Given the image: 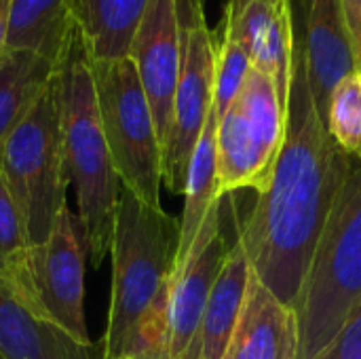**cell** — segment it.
Segmentation results:
<instances>
[{"label": "cell", "mask_w": 361, "mask_h": 359, "mask_svg": "<svg viewBox=\"0 0 361 359\" xmlns=\"http://www.w3.org/2000/svg\"><path fill=\"white\" fill-rule=\"evenodd\" d=\"M349 163L351 157L336 146L317 112L294 36L283 144L273 176L237 237L252 273L290 307L296 305Z\"/></svg>", "instance_id": "6da1fadb"}, {"label": "cell", "mask_w": 361, "mask_h": 359, "mask_svg": "<svg viewBox=\"0 0 361 359\" xmlns=\"http://www.w3.org/2000/svg\"><path fill=\"white\" fill-rule=\"evenodd\" d=\"M180 220L121 188L110 243L112 284L99 358L167 355V305Z\"/></svg>", "instance_id": "7a4b0ae2"}, {"label": "cell", "mask_w": 361, "mask_h": 359, "mask_svg": "<svg viewBox=\"0 0 361 359\" xmlns=\"http://www.w3.org/2000/svg\"><path fill=\"white\" fill-rule=\"evenodd\" d=\"M57 99L61 148L68 180L76 195V214L87 233L89 260L99 267L110 252L121 182L97 108L93 59L74 19L57 66Z\"/></svg>", "instance_id": "3957f363"}, {"label": "cell", "mask_w": 361, "mask_h": 359, "mask_svg": "<svg viewBox=\"0 0 361 359\" xmlns=\"http://www.w3.org/2000/svg\"><path fill=\"white\" fill-rule=\"evenodd\" d=\"M361 307V157H351L296 298L298 359H317Z\"/></svg>", "instance_id": "277c9868"}, {"label": "cell", "mask_w": 361, "mask_h": 359, "mask_svg": "<svg viewBox=\"0 0 361 359\" xmlns=\"http://www.w3.org/2000/svg\"><path fill=\"white\" fill-rule=\"evenodd\" d=\"M0 174L19 216L25 248L40 245L68 205L70 184L59 131L57 72L4 140Z\"/></svg>", "instance_id": "5b68a950"}, {"label": "cell", "mask_w": 361, "mask_h": 359, "mask_svg": "<svg viewBox=\"0 0 361 359\" xmlns=\"http://www.w3.org/2000/svg\"><path fill=\"white\" fill-rule=\"evenodd\" d=\"M93 78L121 188L150 207H163V146L133 61H93Z\"/></svg>", "instance_id": "8992f818"}, {"label": "cell", "mask_w": 361, "mask_h": 359, "mask_svg": "<svg viewBox=\"0 0 361 359\" xmlns=\"http://www.w3.org/2000/svg\"><path fill=\"white\" fill-rule=\"evenodd\" d=\"M286 135V104L275 80L252 68L231 108L218 118V195L254 188L262 193L273 176Z\"/></svg>", "instance_id": "52a82bcc"}, {"label": "cell", "mask_w": 361, "mask_h": 359, "mask_svg": "<svg viewBox=\"0 0 361 359\" xmlns=\"http://www.w3.org/2000/svg\"><path fill=\"white\" fill-rule=\"evenodd\" d=\"M182 61L173 116L163 148V184L184 195L188 165L214 104L216 36L205 19V0H178Z\"/></svg>", "instance_id": "ba28073f"}, {"label": "cell", "mask_w": 361, "mask_h": 359, "mask_svg": "<svg viewBox=\"0 0 361 359\" xmlns=\"http://www.w3.org/2000/svg\"><path fill=\"white\" fill-rule=\"evenodd\" d=\"M23 275L40 309L72 341L93 349L85 320V271L89 241L76 212H59L49 237L34 248H23Z\"/></svg>", "instance_id": "9c48e42d"}, {"label": "cell", "mask_w": 361, "mask_h": 359, "mask_svg": "<svg viewBox=\"0 0 361 359\" xmlns=\"http://www.w3.org/2000/svg\"><path fill=\"white\" fill-rule=\"evenodd\" d=\"M21 250L0 254V358L93 359L89 347L72 341L44 315L23 275Z\"/></svg>", "instance_id": "30bf717a"}, {"label": "cell", "mask_w": 361, "mask_h": 359, "mask_svg": "<svg viewBox=\"0 0 361 359\" xmlns=\"http://www.w3.org/2000/svg\"><path fill=\"white\" fill-rule=\"evenodd\" d=\"M222 199L209 209L188 256L171 277L167 305V355L186 359L199 332V324L228 254L226 239L220 231Z\"/></svg>", "instance_id": "8fae6325"}, {"label": "cell", "mask_w": 361, "mask_h": 359, "mask_svg": "<svg viewBox=\"0 0 361 359\" xmlns=\"http://www.w3.org/2000/svg\"><path fill=\"white\" fill-rule=\"evenodd\" d=\"M129 59L148 99L161 146L165 148L180 78L182 40L178 0H152L133 36Z\"/></svg>", "instance_id": "7c38bea8"}, {"label": "cell", "mask_w": 361, "mask_h": 359, "mask_svg": "<svg viewBox=\"0 0 361 359\" xmlns=\"http://www.w3.org/2000/svg\"><path fill=\"white\" fill-rule=\"evenodd\" d=\"M294 36L302 49L309 85L326 125L334 87L360 70L341 0H290Z\"/></svg>", "instance_id": "4fadbf2b"}, {"label": "cell", "mask_w": 361, "mask_h": 359, "mask_svg": "<svg viewBox=\"0 0 361 359\" xmlns=\"http://www.w3.org/2000/svg\"><path fill=\"white\" fill-rule=\"evenodd\" d=\"M220 25L243 44L252 68L275 80L288 106L294 57L290 0H226Z\"/></svg>", "instance_id": "5bb4252c"}, {"label": "cell", "mask_w": 361, "mask_h": 359, "mask_svg": "<svg viewBox=\"0 0 361 359\" xmlns=\"http://www.w3.org/2000/svg\"><path fill=\"white\" fill-rule=\"evenodd\" d=\"M222 359H298V317L254 273Z\"/></svg>", "instance_id": "9a60e30c"}, {"label": "cell", "mask_w": 361, "mask_h": 359, "mask_svg": "<svg viewBox=\"0 0 361 359\" xmlns=\"http://www.w3.org/2000/svg\"><path fill=\"white\" fill-rule=\"evenodd\" d=\"M250 275L252 267L247 254L237 239L222 262L186 359H222L243 309Z\"/></svg>", "instance_id": "2e32d148"}, {"label": "cell", "mask_w": 361, "mask_h": 359, "mask_svg": "<svg viewBox=\"0 0 361 359\" xmlns=\"http://www.w3.org/2000/svg\"><path fill=\"white\" fill-rule=\"evenodd\" d=\"M150 2L152 0H72V19L95 63L129 57L133 36Z\"/></svg>", "instance_id": "e0dca14e"}, {"label": "cell", "mask_w": 361, "mask_h": 359, "mask_svg": "<svg viewBox=\"0 0 361 359\" xmlns=\"http://www.w3.org/2000/svg\"><path fill=\"white\" fill-rule=\"evenodd\" d=\"M61 49H17L8 51L0 61V148L53 80Z\"/></svg>", "instance_id": "ac0fdd59"}, {"label": "cell", "mask_w": 361, "mask_h": 359, "mask_svg": "<svg viewBox=\"0 0 361 359\" xmlns=\"http://www.w3.org/2000/svg\"><path fill=\"white\" fill-rule=\"evenodd\" d=\"M216 131H218V116L212 108L188 165L173 273L188 256L209 209L222 199L218 195V182H216Z\"/></svg>", "instance_id": "d6986e66"}, {"label": "cell", "mask_w": 361, "mask_h": 359, "mask_svg": "<svg viewBox=\"0 0 361 359\" xmlns=\"http://www.w3.org/2000/svg\"><path fill=\"white\" fill-rule=\"evenodd\" d=\"M72 23V0H11L8 51L61 49Z\"/></svg>", "instance_id": "ffe728a7"}, {"label": "cell", "mask_w": 361, "mask_h": 359, "mask_svg": "<svg viewBox=\"0 0 361 359\" xmlns=\"http://www.w3.org/2000/svg\"><path fill=\"white\" fill-rule=\"evenodd\" d=\"M326 129L349 157H361V72L347 74L332 91L326 112Z\"/></svg>", "instance_id": "44dd1931"}, {"label": "cell", "mask_w": 361, "mask_h": 359, "mask_svg": "<svg viewBox=\"0 0 361 359\" xmlns=\"http://www.w3.org/2000/svg\"><path fill=\"white\" fill-rule=\"evenodd\" d=\"M214 34L216 36V80H214V112L220 118L231 104L235 102L237 93L241 91L247 72L252 70L250 53L243 44L231 36L222 25Z\"/></svg>", "instance_id": "7402d4cb"}, {"label": "cell", "mask_w": 361, "mask_h": 359, "mask_svg": "<svg viewBox=\"0 0 361 359\" xmlns=\"http://www.w3.org/2000/svg\"><path fill=\"white\" fill-rule=\"evenodd\" d=\"M25 248L21 222L0 174V254H15Z\"/></svg>", "instance_id": "603a6c76"}, {"label": "cell", "mask_w": 361, "mask_h": 359, "mask_svg": "<svg viewBox=\"0 0 361 359\" xmlns=\"http://www.w3.org/2000/svg\"><path fill=\"white\" fill-rule=\"evenodd\" d=\"M317 359H361V307Z\"/></svg>", "instance_id": "cb8c5ba5"}, {"label": "cell", "mask_w": 361, "mask_h": 359, "mask_svg": "<svg viewBox=\"0 0 361 359\" xmlns=\"http://www.w3.org/2000/svg\"><path fill=\"white\" fill-rule=\"evenodd\" d=\"M343 13L347 19V30L353 42V51L357 57V66L361 61V0H341Z\"/></svg>", "instance_id": "d4e9b609"}, {"label": "cell", "mask_w": 361, "mask_h": 359, "mask_svg": "<svg viewBox=\"0 0 361 359\" xmlns=\"http://www.w3.org/2000/svg\"><path fill=\"white\" fill-rule=\"evenodd\" d=\"M8 2L11 0H0V61L8 53L6 44V32H8Z\"/></svg>", "instance_id": "484cf974"}, {"label": "cell", "mask_w": 361, "mask_h": 359, "mask_svg": "<svg viewBox=\"0 0 361 359\" xmlns=\"http://www.w3.org/2000/svg\"><path fill=\"white\" fill-rule=\"evenodd\" d=\"M97 359H167L165 355H121V358H97Z\"/></svg>", "instance_id": "4316f807"}, {"label": "cell", "mask_w": 361, "mask_h": 359, "mask_svg": "<svg viewBox=\"0 0 361 359\" xmlns=\"http://www.w3.org/2000/svg\"><path fill=\"white\" fill-rule=\"evenodd\" d=\"M360 72H361V61H360Z\"/></svg>", "instance_id": "83f0119b"}, {"label": "cell", "mask_w": 361, "mask_h": 359, "mask_svg": "<svg viewBox=\"0 0 361 359\" xmlns=\"http://www.w3.org/2000/svg\"><path fill=\"white\" fill-rule=\"evenodd\" d=\"M0 359H2V358H0Z\"/></svg>", "instance_id": "f1b7e54d"}]
</instances>
